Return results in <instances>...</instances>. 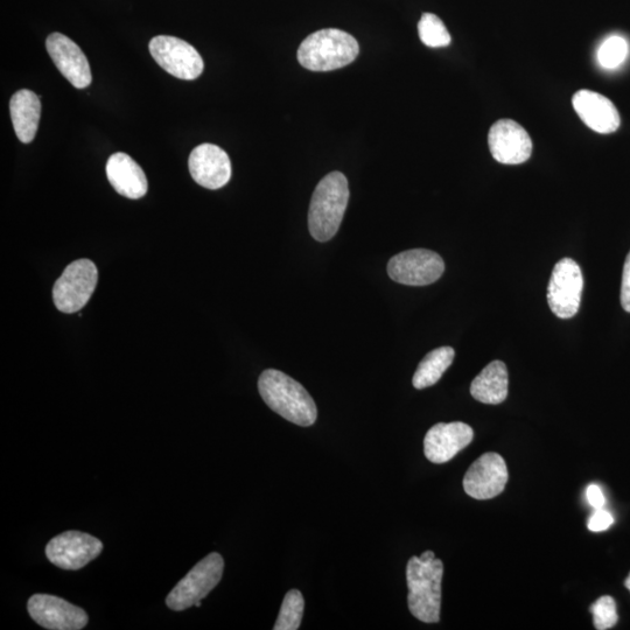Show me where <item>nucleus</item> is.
<instances>
[{
	"instance_id": "f257e3e1",
	"label": "nucleus",
	"mask_w": 630,
	"mask_h": 630,
	"mask_svg": "<svg viewBox=\"0 0 630 630\" xmlns=\"http://www.w3.org/2000/svg\"><path fill=\"white\" fill-rule=\"evenodd\" d=\"M258 390L272 411L299 426H311L318 418V409L307 390L292 377L276 369L263 371Z\"/></svg>"
},
{
	"instance_id": "f03ea898",
	"label": "nucleus",
	"mask_w": 630,
	"mask_h": 630,
	"mask_svg": "<svg viewBox=\"0 0 630 630\" xmlns=\"http://www.w3.org/2000/svg\"><path fill=\"white\" fill-rule=\"evenodd\" d=\"M443 574L444 564L434 556L433 551H425L420 557L410 558L406 566L408 604L411 614L419 621L439 622Z\"/></svg>"
},
{
	"instance_id": "7ed1b4c3",
	"label": "nucleus",
	"mask_w": 630,
	"mask_h": 630,
	"mask_svg": "<svg viewBox=\"0 0 630 630\" xmlns=\"http://www.w3.org/2000/svg\"><path fill=\"white\" fill-rule=\"evenodd\" d=\"M348 180L341 172L322 179L312 195L308 229L315 241L327 242L338 233L349 201Z\"/></svg>"
},
{
	"instance_id": "20e7f679",
	"label": "nucleus",
	"mask_w": 630,
	"mask_h": 630,
	"mask_svg": "<svg viewBox=\"0 0 630 630\" xmlns=\"http://www.w3.org/2000/svg\"><path fill=\"white\" fill-rule=\"evenodd\" d=\"M360 53L359 42L336 28L314 32L301 42L298 61L312 72H331L350 65Z\"/></svg>"
},
{
	"instance_id": "39448f33",
	"label": "nucleus",
	"mask_w": 630,
	"mask_h": 630,
	"mask_svg": "<svg viewBox=\"0 0 630 630\" xmlns=\"http://www.w3.org/2000/svg\"><path fill=\"white\" fill-rule=\"evenodd\" d=\"M224 560L220 553H210L196 564L187 576L167 595L166 605L172 611H185L202 601L220 583Z\"/></svg>"
},
{
	"instance_id": "423d86ee",
	"label": "nucleus",
	"mask_w": 630,
	"mask_h": 630,
	"mask_svg": "<svg viewBox=\"0 0 630 630\" xmlns=\"http://www.w3.org/2000/svg\"><path fill=\"white\" fill-rule=\"evenodd\" d=\"M97 282L96 265L89 259H77L69 264L54 284L53 300L56 308L66 314L79 312L93 296Z\"/></svg>"
},
{
	"instance_id": "0eeeda50",
	"label": "nucleus",
	"mask_w": 630,
	"mask_h": 630,
	"mask_svg": "<svg viewBox=\"0 0 630 630\" xmlns=\"http://www.w3.org/2000/svg\"><path fill=\"white\" fill-rule=\"evenodd\" d=\"M149 49L154 61L177 79L185 81L198 79L205 69L199 52L179 38L158 35L150 41Z\"/></svg>"
},
{
	"instance_id": "6e6552de",
	"label": "nucleus",
	"mask_w": 630,
	"mask_h": 630,
	"mask_svg": "<svg viewBox=\"0 0 630 630\" xmlns=\"http://www.w3.org/2000/svg\"><path fill=\"white\" fill-rule=\"evenodd\" d=\"M584 277L580 266L571 258H563L553 268L548 287V303L560 319H571L579 311Z\"/></svg>"
},
{
	"instance_id": "1a4fd4ad",
	"label": "nucleus",
	"mask_w": 630,
	"mask_h": 630,
	"mask_svg": "<svg viewBox=\"0 0 630 630\" xmlns=\"http://www.w3.org/2000/svg\"><path fill=\"white\" fill-rule=\"evenodd\" d=\"M445 263L437 252L412 249L392 257L388 275L394 282L409 286H425L436 283L443 276Z\"/></svg>"
},
{
	"instance_id": "9d476101",
	"label": "nucleus",
	"mask_w": 630,
	"mask_h": 630,
	"mask_svg": "<svg viewBox=\"0 0 630 630\" xmlns=\"http://www.w3.org/2000/svg\"><path fill=\"white\" fill-rule=\"evenodd\" d=\"M100 539L80 531H66L51 539L46 546V556L62 570H80L101 555Z\"/></svg>"
},
{
	"instance_id": "9b49d317",
	"label": "nucleus",
	"mask_w": 630,
	"mask_h": 630,
	"mask_svg": "<svg viewBox=\"0 0 630 630\" xmlns=\"http://www.w3.org/2000/svg\"><path fill=\"white\" fill-rule=\"evenodd\" d=\"M27 609L31 618L46 629L80 630L88 623V615L82 608L54 595H32Z\"/></svg>"
},
{
	"instance_id": "f8f14e48",
	"label": "nucleus",
	"mask_w": 630,
	"mask_h": 630,
	"mask_svg": "<svg viewBox=\"0 0 630 630\" xmlns=\"http://www.w3.org/2000/svg\"><path fill=\"white\" fill-rule=\"evenodd\" d=\"M506 461L497 453H486L468 468L464 478L467 495L475 500L494 499L500 495L508 482Z\"/></svg>"
},
{
	"instance_id": "ddd939ff",
	"label": "nucleus",
	"mask_w": 630,
	"mask_h": 630,
	"mask_svg": "<svg viewBox=\"0 0 630 630\" xmlns=\"http://www.w3.org/2000/svg\"><path fill=\"white\" fill-rule=\"evenodd\" d=\"M488 144L492 156L501 164H523L531 157L532 140L529 133L513 119H501L493 124Z\"/></svg>"
},
{
	"instance_id": "4468645a",
	"label": "nucleus",
	"mask_w": 630,
	"mask_h": 630,
	"mask_svg": "<svg viewBox=\"0 0 630 630\" xmlns=\"http://www.w3.org/2000/svg\"><path fill=\"white\" fill-rule=\"evenodd\" d=\"M46 48L59 72L76 89H84L93 81L87 56L72 39L61 33H52L46 40Z\"/></svg>"
},
{
	"instance_id": "2eb2a0df",
	"label": "nucleus",
	"mask_w": 630,
	"mask_h": 630,
	"mask_svg": "<svg viewBox=\"0 0 630 630\" xmlns=\"http://www.w3.org/2000/svg\"><path fill=\"white\" fill-rule=\"evenodd\" d=\"M189 172L196 184L207 189H220L231 179V163L226 151L214 144H201L188 160Z\"/></svg>"
},
{
	"instance_id": "dca6fc26",
	"label": "nucleus",
	"mask_w": 630,
	"mask_h": 630,
	"mask_svg": "<svg viewBox=\"0 0 630 630\" xmlns=\"http://www.w3.org/2000/svg\"><path fill=\"white\" fill-rule=\"evenodd\" d=\"M473 438L472 427L465 423H439L426 433L425 457L433 464H445L471 444Z\"/></svg>"
},
{
	"instance_id": "f3484780",
	"label": "nucleus",
	"mask_w": 630,
	"mask_h": 630,
	"mask_svg": "<svg viewBox=\"0 0 630 630\" xmlns=\"http://www.w3.org/2000/svg\"><path fill=\"white\" fill-rule=\"evenodd\" d=\"M574 110L588 128L598 133H613L619 129L620 115L609 98L591 90H579L572 98Z\"/></svg>"
},
{
	"instance_id": "a211bd4d",
	"label": "nucleus",
	"mask_w": 630,
	"mask_h": 630,
	"mask_svg": "<svg viewBox=\"0 0 630 630\" xmlns=\"http://www.w3.org/2000/svg\"><path fill=\"white\" fill-rule=\"evenodd\" d=\"M107 177L118 194L131 200L143 198L147 193V179L140 167L129 154L117 152L108 159Z\"/></svg>"
},
{
	"instance_id": "6ab92c4d",
	"label": "nucleus",
	"mask_w": 630,
	"mask_h": 630,
	"mask_svg": "<svg viewBox=\"0 0 630 630\" xmlns=\"http://www.w3.org/2000/svg\"><path fill=\"white\" fill-rule=\"evenodd\" d=\"M10 112L14 131L21 143L33 142L39 128L41 102L31 90L21 89L10 101Z\"/></svg>"
},
{
	"instance_id": "aec40b11",
	"label": "nucleus",
	"mask_w": 630,
	"mask_h": 630,
	"mask_svg": "<svg viewBox=\"0 0 630 630\" xmlns=\"http://www.w3.org/2000/svg\"><path fill=\"white\" fill-rule=\"evenodd\" d=\"M471 394L476 401L485 404H500L508 396V370L502 361H493L476 376L471 385Z\"/></svg>"
},
{
	"instance_id": "412c9836",
	"label": "nucleus",
	"mask_w": 630,
	"mask_h": 630,
	"mask_svg": "<svg viewBox=\"0 0 630 630\" xmlns=\"http://www.w3.org/2000/svg\"><path fill=\"white\" fill-rule=\"evenodd\" d=\"M454 356L455 352L452 347H440L432 350L419 363L412 378L413 387L422 390L438 383L441 376L453 363Z\"/></svg>"
},
{
	"instance_id": "4be33fe9",
	"label": "nucleus",
	"mask_w": 630,
	"mask_h": 630,
	"mask_svg": "<svg viewBox=\"0 0 630 630\" xmlns=\"http://www.w3.org/2000/svg\"><path fill=\"white\" fill-rule=\"evenodd\" d=\"M305 601L303 594L298 590L287 592L280 607L275 630H297L303 620Z\"/></svg>"
},
{
	"instance_id": "5701e85b",
	"label": "nucleus",
	"mask_w": 630,
	"mask_h": 630,
	"mask_svg": "<svg viewBox=\"0 0 630 630\" xmlns=\"http://www.w3.org/2000/svg\"><path fill=\"white\" fill-rule=\"evenodd\" d=\"M419 38L427 47L439 48L451 44V35L436 14L424 13L418 24Z\"/></svg>"
},
{
	"instance_id": "b1692460",
	"label": "nucleus",
	"mask_w": 630,
	"mask_h": 630,
	"mask_svg": "<svg viewBox=\"0 0 630 630\" xmlns=\"http://www.w3.org/2000/svg\"><path fill=\"white\" fill-rule=\"evenodd\" d=\"M628 44L619 35H613L602 44L598 51V61L606 69L618 68L627 59Z\"/></svg>"
},
{
	"instance_id": "393cba45",
	"label": "nucleus",
	"mask_w": 630,
	"mask_h": 630,
	"mask_svg": "<svg viewBox=\"0 0 630 630\" xmlns=\"http://www.w3.org/2000/svg\"><path fill=\"white\" fill-rule=\"evenodd\" d=\"M593 614L595 629L607 630L613 628L618 623L619 616L616 612V604L612 597L605 595L595 601L590 608Z\"/></svg>"
},
{
	"instance_id": "a878e982",
	"label": "nucleus",
	"mask_w": 630,
	"mask_h": 630,
	"mask_svg": "<svg viewBox=\"0 0 630 630\" xmlns=\"http://www.w3.org/2000/svg\"><path fill=\"white\" fill-rule=\"evenodd\" d=\"M614 523V518L608 511L597 509L595 513L588 520V529L593 532L605 531Z\"/></svg>"
},
{
	"instance_id": "bb28decb",
	"label": "nucleus",
	"mask_w": 630,
	"mask_h": 630,
	"mask_svg": "<svg viewBox=\"0 0 630 630\" xmlns=\"http://www.w3.org/2000/svg\"><path fill=\"white\" fill-rule=\"evenodd\" d=\"M621 305L623 310L630 313V251L623 265L621 285Z\"/></svg>"
},
{
	"instance_id": "cd10ccee",
	"label": "nucleus",
	"mask_w": 630,
	"mask_h": 630,
	"mask_svg": "<svg viewBox=\"0 0 630 630\" xmlns=\"http://www.w3.org/2000/svg\"><path fill=\"white\" fill-rule=\"evenodd\" d=\"M586 497L588 503L597 510L605 507L606 499L604 493L598 485H590L586 489Z\"/></svg>"
},
{
	"instance_id": "c85d7f7f",
	"label": "nucleus",
	"mask_w": 630,
	"mask_h": 630,
	"mask_svg": "<svg viewBox=\"0 0 630 630\" xmlns=\"http://www.w3.org/2000/svg\"><path fill=\"white\" fill-rule=\"evenodd\" d=\"M625 585H626V587L628 588V591L630 592V573H629L628 578H627V579H626V581H625Z\"/></svg>"
}]
</instances>
